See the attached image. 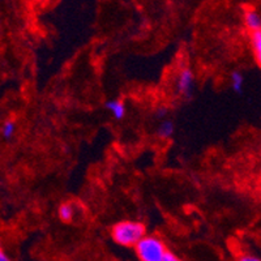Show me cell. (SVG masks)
I'll return each mask as SVG.
<instances>
[{"label": "cell", "instance_id": "obj_1", "mask_svg": "<svg viewBox=\"0 0 261 261\" xmlns=\"http://www.w3.org/2000/svg\"><path fill=\"white\" fill-rule=\"evenodd\" d=\"M146 235V228L143 222L139 221H120L111 228V237L114 242L123 247H136Z\"/></svg>", "mask_w": 261, "mask_h": 261}, {"label": "cell", "instance_id": "obj_2", "mask_svg": "<svg viewBox=\"0 0 261 261\" xmlns=\"http://www.w3.org/2000/svg\"><path fill=\"white\" fill-rule=\"evenodd\" d=\"M140 261H163L166 253L169 252L166 244L163 243L161 238L157 235H149L145 237L135 247Z\"/></svg>", "mask_w": 261, "mask_h": 261}, {"label": "cell", "instance_id": "obj_3", "mask_svg": "<svg viewBox=\"0 0 261 261\" xmlns=\"http://www.w3.org/2000/svg\"><path fill=\"white\" fill-rule=\"evenodd\" d=\"M196 79L195 73L190 67H183L178 71L175 76V84H174V89L178 95L183 98L192 97L195 92Z\"/></svg>", "mask_w": 261, "mask_h": 261}, {"label": "cell", "instance_id": "obj_4", "mask_svg": "<svg viewBox=\"0 0 261 261\" xmlns=\"http://www.w3.org/2000/svg\"><path fill=\"white\" fill-rule=\"evenodd\" d=\"M243 22L249 33L261 30V15L253 8H247L243 13Z\"/></svg>", "mask_w": 261, "mask_h": 261}, {"label": "cell", "instance_id": "obj_5", "mask_svg": "<svg viewBox=\"0 0 261 261\" xmlns=\"http://www.w3.org/2000/svg\"><path fill=\"white\" fill-rule=\"evenodd\" d=\"M105 109L113 115L115 120H122V119H124L125 114H127V106H125L124 101H122L120 98L109 99L105 103Z\"/></svg>", "mask_w": 261, "mask_h": 261}, {"label": "cell", "instance_id": "obj_6", "mask_svg": "<svg viewBox=\"0 0 261 261\" xmlns=\"http://www.w3.org/2000/svg\"><path fill=\"white\" fill-rule=\"evenodd\" d=\"M174 134H175V123L169 118L161 120L155 129V136L161 140H170Z\"/></svg>", "mask_w": 261, "mask_h": 261}, {"label": "cell", "instance_id": "obj_7", "mask_svg": "<svg viewBox=\"0 0 261 261\" xmlns=\"http://www.w3.org/2000/svg\"><path fill=\"white\" fill-rule=\"evenodd\" d=\"M249 43H251L253 59L261 68V30L249 33Z\"/></svg>", "mask_w": 261, "mask_h": 261}, {"label": "cell", "instance_id": "obj_8", "mask_svg": "<svg viewBox=\"0 0 261 261\" xmlns=\"http://www.w3.org/2000/svg\"><path fill=\"white\" fill-rule=\"evenodd\" d=\"M58 216L63 222H71L76 216V208L72 202H63L58 209Z\"/></svg>", "mask_w": 261, "mask_h": 261}, {"label": "cell", "instance_id": "obj_9", "mask_svg": "<svg viewBox=\"0 0 261 261\" xmlns=\"http://www.w3.org/2000/svg\"><path fill=\"white\" fill-rule=\"evenodd\" d=\"M230 85L235 93L241 94L244 89V74L241 71H232L230 74Z\"/></svg>", "mask_w": 261, "mask_h": 261}, {"label": "cell", "instance_id": "obj_10", "mask_svg": "<svg viewBox=\"0 0 261 261\" xmlns=\"http://www.w3.org/2000/svg\"><path fill=\"white\" fill-rule=\"evenodd\" d=\"M16 134V123L13 120H6L2 125V136L4 139H11Z\"/></svg>", "mask_w": 261, "mask_h": 261}, {"label": "cell", "instance_id": "obj_11", "mask_svg": "<svg viewBox=\"0 0 261 261\" xmlns=\"http://www.w3.org/2000/svg\"><path fill=\"white\" fill-rule=\"evenodd\" d=\"M167 115H169V109L166 106H158L155 107L154 110V116L160 120H163V119H166Z\"/></svg>", "mask_w": 261, "mask_h": 261}, {"label": "cell", "instance_id": "obj_12", "mask_svg": "<svg viewBox=\"0 0 261 261\" xmlns=\"http://www.w3.org/2000/svg\"><path fill=\"white\" fill-rule=\"evenodd\" d=\"M237 261H261V260L258 257H256V256H253V255L243 253V255H241L239 257L237 258Z\"/></svg>", "mask_w": 261, "mask_h": 261}, {"label": "cell", "instance_id": "obj_13", "mask_svg": "<svg viewBox=\"0 0 261 261\" xmlns=\"http://www.w3.org/2000/svg\"><path fill=\"white\" fill-rule=\"evenodd\" d=\"M163 261H181V260H180V258L176 257L174 253H171L169 251V252L166 253V256H165V258H163Z\"/></svg>", "mask_w": 261, "mask_h": 261}, {"label": "cell", "instance_id": "obj_14", "mask_svg": "<svg viewBox=\"0 0 261 261\" xmlns=\"http://www.w3.org/2000/svg\"><path fill=\"white\" fill-rule=\"evenodd\" d=\"M0 261H11V260H9L8 256H7L6 253L2 251V249H0Z\"/></svg>", "mask_w": 261, "mask_h": 261}, {"label": "cell", "instance_id": "obj_15", "mask_svg": "<svg viewBox=\"0 0 261 261\" xmlns=\"http://www.w3.org/2000/svg\"><path fill=\"white\" fill-rule=\"evenodd\" d=\"M0 249H2V247H0Z\"/></svg>", "mask_w": 261, "mask_h": 261}]
</instances>
